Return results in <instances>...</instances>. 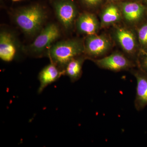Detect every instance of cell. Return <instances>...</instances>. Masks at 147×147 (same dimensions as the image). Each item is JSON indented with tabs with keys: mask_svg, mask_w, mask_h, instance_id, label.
Instances as JSON below:
<instances>
[{
	"mask_svg": "<svg viewBox=\"0 0 147 147\" xmlns=\"http://www.w3.org/2000/svg\"><path fill=\"white\" fill-rule=\"evenodd\" d=\"M84 38H73L57 41L48 50L47 56L63 73L67 65L84 53Z\"/></svg>",
	"mask_w": 147,
	"mask_h": 147,
	"instance_id": "1",
	"label": "cell"
},
{
	"mask_svg": "<svg viewBox=\"0 0 147 147\" xmlns=\"http://www.w3.org/2000/svg\"><path fill=\"white\" fill-rule=\"evenodd\" d=\"M47 18V11L39 4L22 7L13 15L15 24L25 34L33 36L40 32Z\"/></svg>",
	"mask_w": 147,
	"mask_h": 147,
	"instance_id": "2",
	"label": "cell"
},
{
	"mask_svg": "<svg viewBox=\"0 0 147 147\" xmlns=\"http://www.w3.org/2000/svg\"><path fill=\"white\" fill-rule=\"evenodd\" d=\"M110 34L114 43L117 44L124 54L136 63L140 51L136 29L122 23L112 26Z\"/></svg>",
	"mask_w": 147,
	"mask_h": 147,
	"instance_id": "3",
	"label": "cell"
},
{
	"mask_svg": "<svg viewBox=\"0 0 147 147\" xmlns=\"http://www.w3.org/2000/svg\"><path fill=\"white\" fill-rule=\"evenodd\" d=\"M59 27L55 23H50L43 27L32 43L23 47L27 55L34 57L47 56L51 46L60 36Z\"/></svg>",
	"mask_w": 147,
	"mask_h": 147,
	"instance_id": "4",
	"label": "cell"
},
{
	"mask_svg": "<svg viewBox=\"0 0 147 147\" xmlns=\"http://www.w3.org/2000/svg\"><path fill=\"white\" fill-rule=\"evenodd\" d=\"M115 43L110 34L90 35L84 38V55L92 61L105 57L113 50Z\"/></svg>",
	"mask_w": 147,
	"mask_h": 147,
	"instance_id": "5",
	"label": "cell"
},
{
	"mask_svg": "<svg viewBox=\"0 0 147 147\" xmlns=\"http://www.w3.org/2000/svg\"><path fill=\"white\" fill-rule=\"evenodd\" d=\"M52 4L57 18L67 31L75 28L79 13L77 4L74 0H52Z\"/></svg>",
	"mask_w": 147,
	"mask_h": 147,
	"instance_id": "6",
	"label": "cell"
},
{
	"mask_svg": "<svg viewBox=\"0 0 147 147\" xmlns=\"http://www.w3.org/2000/svg\"><path fill=\"white\" fill-rule=\"evenodd\" d=\"M123 23L136 29L147 18V7L141 1L125 0L119 3Z\"/></svg>",
	"mask_w": 147,
	"mask_h": 147,
	"instance_id": "7",
	"label": "cell"
},
{
	"mask_svg": "<svg viewBox=\"0 0 147 147\" xmlns=\"http://www.w3.org/2000/svg\"><path fill=\"white\" fill-rule=\"evenodd\" d=\"M99 68L115 72L129 71L136 64L122 51L116 50L109 55L92 60Z\"/></svg>",
	"mask_w": 147,
	"mask_h": 147,
	"instance_id": "8",
	"label": "cell"
},
{
	"mask_svg": "<svg viewBox=\"0 0 147 147\" xmlns=\"http://www.w3.org/2000/svg\"><path fill=\"white\" fill-rule=\"evenodd\" d=\"M75 28L79 34L86 36L98 34L101 27L100 20L96 13L84 11L79 13L75 23Z\"/></svg>",
	"mask_w": 147,
	"mask_h": 147,
	"instance_id": "9",
	"label": "cell"
},
{
	"mask_svg": "<svg viewBox=\"0 0 147 147\" xmlns=\"http://www.w3.org/2000/svg\"><path fill=\"white\" fill-rule=\"evenodd\" d=\"M19 44L13 33L7 30L0 32V57L6 62L11 61L16 57Z\"/></svg>",
	"mask_w": 147,
	"mask_h": 147,
	"instance_id": "10",
	"label": "cell"
},
{
	"mask_svg": "<svg viewBox=\"0 0 147 147\" xmlns=\"http://www.w3.org/2000/svg\"><path fill=\"white\" fill-rule=\"evenodd\" d=\"M129 71L137 82L134 107L137 111H140L147 106V74L137 67Z\"/></svg>",
	"mask_w": 147,
	"mask_h": 147,
	"instance_id": "11",
	"label": "cell"
},
{
	"mask_svg": "<svg viewBox=\"0 0 147 147\" xmlns=\"http://www.w3.org/2000/svg\"><path fill=\"white\" fill-rule=\"evenodd\" d=\"M101 29L123 23L122 16L118 3H106L98 12Z\"/></svg>",
	"mask_w": 147,
	"mask_h": 147,
	"instance_id": "12",
	"label": "cell"
},
{
	"mask_svg": "<svg viewBox=\"0 0 147 147\" xmlns=\"http://www.w3.org/2000/svg\"><path fill=\"white\" fill-rule=\"evenodd\" d=\"M63 73L57 67L52 63L42 69L38 74L40 86L38 93H41L45 88L58 80Z\"/></svg>",
	"mask_w": 147,
	"mask_h": 147,
	"instance_id": "13",
	"label": "cell"
},
{
	"mask_svg": "<svg viewBox=\"0 0 147 147\" xmlns=\"http://www.w3.org/2000/svg\"><path fill=\"white\" fill-rule=\"evenodd\" d=\"M87 59L86 57L83 54L71 60L67 65L64 75L68 76L72 83L78 81L82 77L83 65Z\"/></svg>",
	"mask_w": 147,
	"mask_h": 147,
	"instance_id": "14",
	"label": "cell"
},
{
	"mask_svg": "<svg viewBox=\"0 0 147 147\" xmlns=\"http://www.w3.org/2000/svg\"><path fill=\"white\" fill-rule=\"evenodd\" d=\"M84 11L98 13L106 3L107 0H77Z\"/></svg>",
	"mask_w": 147,
	"mask_h": 147,
	"instance_id": "15",
	"label": "cell"
},
{
	"mask_svg": "<svg viewBox=\"0 0 147 147\" xmlns=\"http://www.w3.org/2000/svg\"><path fill=\"white\" fill-rule=\"evenodd\" d=\"M140 51L147 53V18L136 28Z\"/></svg>",
	"mask_w": 147,
	"mask_h": 147,
	"instance_id": "16",
	"label": "cell"
},
{
	"mask_svg": "<svg viewBox=\"0 0 147 147\" xmlns=\"http://www.w3.org/2000/svg\"><path fill=\"white\" fill-rule=\"evenodd\" d=\"M137 68L147 74V53L140 51L136 62Z\"/></svg>",
	"mask_w": 147,
	"mask_h": 147,
	"instance_id": "17",
	"label": "cell"
},
{
	"mask_svg": "<svg viewBox=\"0 0 147 147\" xmlns=\"http://www.w3.org/2000/svg\"><path fill=\"white\" fill-rule=\"evenodd\" d=\"M125 0H107V3H118Z\"/></svg>",
	"mask_w": 147,
	"mask_h": 147,
	"instance_id": "18",
	"label": "cell"
},
{
	"mask_svg": "<svg viewBox=\"0 0 147 147\" xmlns=\"http://www.w3.org/2000/svg\"><path fill=\"white\" fill-rule=\"evenodd\" d=\"M141 2L147 7V0H142Z\"/></svg>",
	"mask_w": 147,
	"mask_h": 147,
	"instance_id": "19",
	"label": "cell"
},
{
	"mask_svg": "<svg viewBox=\"0 0 147 147\" xmlns=\"http://www.w3.org/2000/svg\"><path fill=\"white\" fill-rule=\"evenodd\" d=\"M129 1H141L142 0H129Z\"/></svg>",
	"mask_w": 147,
	"mask_h": 147,
	"instance_id": "20",
	"label": "cell"
},
{
	"mask_svg": "<svg viewBox=\"0 0 147 147\" xmlns=\"http://www.w3.org/2000/svg\"><path fill=\"white\" fill-rule=\"evenodd\" d=\"M11 1H21V0H11Z\"/></svg>",
	"mask_w": 147,
	"mask_h": 147,
	"instance_id": "21",
	"label": "cell"
}]
</instances>
